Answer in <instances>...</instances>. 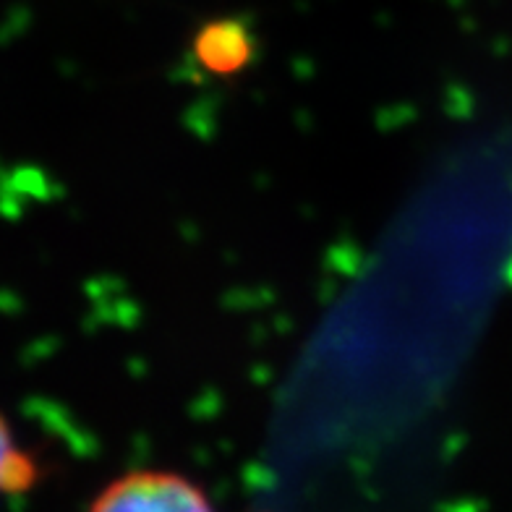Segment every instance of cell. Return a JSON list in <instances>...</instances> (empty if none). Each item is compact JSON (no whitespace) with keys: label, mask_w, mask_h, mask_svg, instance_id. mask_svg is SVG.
Here are the masks:
<instances>
[{"label":"cell","mask_w":512,"mask_h":512,"mask_svg":"<svg viewBox=\"0 0 512 512\" xmlns=\"http://www.w3.org/2000/svg\"><path fill=\"white\" fill-rule=\"evenodd\" d=\"M92 512H212L194 484L173 473H131L97 497Z\"/></svg>","instance_id":"1"},{"label":"cell","mask_w":512,"mask_h":512,"mask_svg":"<svg viewBox=\"0 0 512 512\" xmlns=\"http://www.w3.org/2000/svg\"><path fill=\"white\" fill-rule=\"evenodd\" d=\"M37 476L32 458L19 450L6 416L0 413V494H16L29 489Z\"/></svg>","instance_id":"3"},{"label":"cell","mask_w":512,"mask_h":512,"mask_svg":"<svg viewBox=\"0 0 512 512\" xmlns=\"http://www.w3.org/2000/svg\"><path fill=\"white\" fill-rule=\"evenodd\" d=\"M254 40L241 21H212L196 34V58L207 71L217 76H230L251 61Z\"/></svg>","instance_id":"2"}]
</instances>
